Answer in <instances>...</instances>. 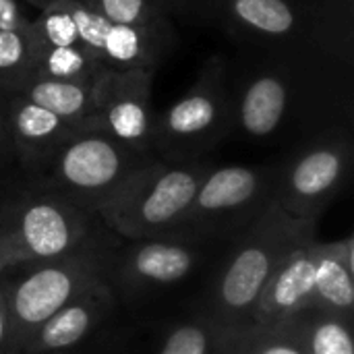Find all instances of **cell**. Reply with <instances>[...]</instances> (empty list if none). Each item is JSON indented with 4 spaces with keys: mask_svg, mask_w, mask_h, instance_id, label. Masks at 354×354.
<instances>
[{
    "mask_svg": "<svg viewBox=\"0 0 354 354\" xmlns=\"http://www.w3.org/2000/svg\"><path fill=\"white\" fill-rule=\"evenodd\" d=\"M31 44V75H41L62 81L93 83L97 73L104 68L83 46H48Z\"/></svg>",
    "mask_w": 354,
    "mask_h": 354,
    "instance_id": "20",
    "label": "cell"
},
{
    "mask_svg": "<svg viewBox=\"0 0 354 354\" xmlns=\"http://www.w3.org/2000/svg\"><path fill=\"white\" fill-rule=\"evenodd\" d=\"M315 282V239L290 251L259 292L247 326L278 328L311 309Z\"/></svg>",
    "mask_w": 354,
    "mask_h": 354,
    "instance_id": "13",
    "label": "cell"
},
{
    "mask_svg": "<svg viewBox=\"0 0 354 354\" xmlns=\"http://www.w3.org/2000/svg\"><path fill=\"white\" fill-rule=\"evenodd\" d=\"M66 6L77 23L79 44L104 68H145L156 73L176 46L174 29L114 23L89 10L79 0H66Z\"/></svg>",
    "mask_w": 354,
    "mask_h": 354,
    "instance_id": "12",
    "label": "cell"
},
{
    "mask_svg": "<svg viewBox=\"0 0 354 354\" xmlns=\"http://www.w3.org/2000/svg\"><path fill=\"white\" fill-rule=\"evenodd\" d=\"M344 2H348V4H354V0H344Z\"/></svg>",
    "mask_w": 354,
    "mask_h": 354,
    "instance_id": "32",
    "label": "cell"
},
{
    "mask_svg": "<svg viewBox=\"0 0 354 354\" xmlns=\"http://www.w3.org/2000/svg\"><path fill=\"white\" fill-rule=\"evenodd\" d=\"M10 100L12 95L0 91V160L4 164L12 162V145H10Z\"/></svg>",
    "mask_w": 354,
    "mask_h": 354,
    "instance_id": "27",
    "label": "cell"
},
{
    "mask_svg": "<svg viewBox=\"0 0 354 354\" xmlns=\"http://www.w3.org/2000/svg\"><path fill=\"white\" fill-rule=\"evenodd\" d=\"M27 35L33 41L48 46H81L77 23L66 6V0H54L39 10L27 25Z\"/></svg>",
    "mask_w": 354,
    "mask_h": 354,
    "instance_id": "25",
    "label": "cell"
},
{
    "mask_svg": "<svg viewBox=\"0 0 354 354\" xmlns=\"http://www.w3.org/2000/svg\"><path fill=\"white\" fill-rule=\"evenodd\" d=\"M315 220H301L270 203L257 220L234 236V247L216 286L214 319L224 328H243L266 282L297 247L315 239Z\"/></svg>",
    "mask_w": 354,
    "mask_h": 354,
    "instance_id": "4",
    "label": "cell"
},
{
    "mask_svg": "<svg viewBox=\"0 0 354 354\" xmlns=\"http://www.w3.org/2000/svg\"><path fill=\"white\" fill-rule=\"evenodd\" d=\"M153 71L102 68L93 81V120L89 129L104 131L122 143L151 153V85Z\"/></svg>",
    "mask_w": 354,
    "mask_h": 354,
    "instance_id": "11",
    "label": "cell"
},
{
    "mask_svg": "<svg viewBox=\"0 0 354 354\" xmlns=\"http://www.w3.org/2000/svg\"><path fill=\"white\" fill-rule=\"evenodd\" d=\"M230 137L228 56L214 54L193 85L162 114L153 116L151 153L166 162L205 160Z\"/></svg>",
    "mask_w": 354,
    "mask_h": 354,
    "instance_id": "6",
    "label": "cell"
},
{
    "mask_svg": "<svg viewBox=\"0 0 354 354\" xmlns=\"http://www.w3.org/2000/svg\"><path fill=\"white\" fill-rule=\"evenodd\" d=\"M31 77V44L25 29H0V91L17 95Z\"/></svg>",
    "mask_w": 354,
    "mask_h": 354,
    "instance_id": "23",
    "label": "cell"
},
{
    "mask_svg": "<svg viewBox=\"0 0 354 354\" xmlns=\"http://www.w3.org/2000/svg\"><path fill=\"white\" fill-rule=\"evenodd\" d=\"M212 166L151 158L95 209V218L127 241L172 239Z\"/></svg>",
    "mask_w": 354,
    "mask_h": 354,
    "instance_id": "3",
    "label": "cell"
},
{
    "mask_svg": "<svg viewBox=\"0 0 354 354\" xmlns=\"http://www.w3.org/2000/svg\"><path fill=\"white\" fill-rule=\"evenodd\" d=\"M353 164V127L328 129L278 162L274 203L295 218L317 222L346 187Z\"/></svg>",
    "mask_w": 354,
    "mask_h": 354,
    "instance_id": "10",
    "label": "cell"
},
{
    "mask_svg": "<svg viewBox=\"0 0 354 354\" xmlns=\"http://www.w3.org/2000/svg\"><path fill=\"white\" fill-rule=\"evenodd\" d=\"M6 168H8V164H4V162L0 160V176H2V172H4Z\"/></svg>",
    "mask_w": 354,
    "mask_h": 354,
    "instance_id": "31",
    "label": "cell"
},
{
    "mask_svg": "<svg viewBox=\"0 0 354 354\" xmlns=\"http://www.w3.org/2000/svg\"><path fill=\"white\" fill-rule=\"evenodd\" d=\"M8 270H10V268L6 266V261H2V259H0V278H2Z\"/></svg>",
    "mask_w": 354,
    "mask_h": 354,
    "instance_id": "30",
    "label": "cell"
},
{
    "mask_svg": "<svg viewBox=\"0 0 354 354\" xmlns=\"http://www.w3.org/2000/svg\"><path fill=\"white\" fill-rule=\"evenodd\" d=\"M151 158L156 156L139 151L104 131L79 129L37 176L27 178V185L56 193L95 216V209L124 178Z\"/></svg>",
    "mask_w": 354,
    "mask_h": 354,
    "instance_id": "7",
    "label": "cell"
},
{
    "mask_svg": "<svg viewBox=\"0 0 354 354\" xmlns=\"http://www.w3.org/2000/svg\"><path fill=\"white\" fill-rule=\"evenodd\" d=\"M110 263L112 251L104 236L93 230V234L75 251L56 259L31 263L35 268L29 274L15 282H4L19 351L25 338L41 322L77 299L93 282L106 278Z\"/></svg>",
    "mask_w": 354,
    "mask_h": 354,
    "instance_id": "9",
    "label": "cell"
},
{
    "mask_svg": "<svg viewBox=\"0 0 354 354\" xmlns=\"http://www.w3.org/2000/svg\"><path fill=\"white\" fill-rule=\"evenodd\" d=\"M278 162L212 166L172 239L236 236L274 203Z\"/></svg>",
    "mask_w": 354,
    "mask_h": 354,
    "instance_id": "8",
    "label": "cell"
},
{
    "mask_svg": "<svg viewBox=\"0 0 354 354\" xmlns=\"http://www.w3.org/2000/svg\"><path fill=\"white\" fill-rule=\"evenodd\" d=\"M0 354H21L17 336H15V324L10 315L6 286L2 278H0Z\"/></svg>",
    "mask_w": 354,
    "mask_h": 354,
    "instance_id": "26",
    "label": "cell"
},
{
    "mask_svg": "<svg viewBox=\"0 0 354 354\" xmlns=\"http://www.w3.org/2000/svg\"><path fill=\"white\" fill-rule=\"evenodd\" d=\"M164 4H166V0H164Z\"/></svg>",
    "mask_w": 354,
    "mask_h": 354,
    "instance_id": "33",
    "label": "cell"
},
{
    "mask_svg": "<svg viewBox=\"0 0 354 354\" xmlns=\"http://www.w3.org/2000/svg\"><path fill=\"white\" fill-rule=\"evenodd\" d=\"M230 137L288 145L354 127V62L288 48H236L228 58Z\"/></svg>",
    "mask_w": 354,
    "mask_h": 354,
    "instance_id": "1",
    "label": "cell"
},
{
    "mask_svg": "<svg viewBox=\"0 0 354 354\" xmlns=\"http://www.w3.org/2000/svg\"><path fill=\"white\" fill-rule=\"evenodd\" d=\"M307 354H354L353 319L307 309L284 324Z\"/></svg>",
    "mask_w": 354,
    "mask_h": 354,
    "instance_id": "19",
    "label": "cell"
},
{
    "mask_svg": "<svg viewBox=\"0 0 354 354\" xmlns=\"http://www.w3.org/2000/svg\"><path fill=\"white\" fill-rule=\"evenodd\" d=\"M199 243L185 239H141L131 241L120 259V280L133 288L170 286L187 278L197 259Z\"/></svg>",
    "mask_w": 354,
    "mask_h": 354,
    "instance_id": "16",
    "label": "cell"
},
{
    "mask_svg": "<svg viewBox=\"0 0 354 354\" xmlns=\"http://www.w3.org/2000/svg\"><path fill=\"white\" fill-rule=\"evenodd\" d=\"M166 8L236 48L309 50L354 62V4L344 0H166Z\"/></svg>",
    "mask_w": 354,
    "mask_h": 354,
    "instance_id": "2",
    "label": "cell"
},
{
    "mask_svg": "<svg viewBox=\"0 0 354 354\" xmlns=\"http://www.w3.org/2000/svg\"><path fill=\"white\" fill-rule=\"evenodd\" d=\"M23 2H27V4H31V6H35L37 10H41V8H46L48 4H52L54 0H23Z\"/></svg>",
    "mask_w": 354,
    "mask_h": 354,
    "instance_id": "29",
    "label": "cell"
},
{
    "mask_svg": "<svg viewBox=\"0 0 354 354\" xmlns=\"http://www.w3.org/2000/svg\"><path fill=\"white\" fill-rule=\"evenodd\" d=\"M114 295L106 278L41 322L23 342L21 354H58L77 346L112 311Z\"/></svg>",
    "mask_w": 354,
    "mask_h": 354,
    "instance_id": "14",
    "label": "cell"
},
{
    "mask_svg": "<svg viewBox=\"0 0 354 354\" xmlns=\"http://www.w3.org/2000/svg\"><path fill=\"white\" fill-rule=\"evenodd\" d=\"M222 354H307L299 338L286 328H226Z\"/></svg>",
    "mask_w": 354,
    "mask_h": 354,
    "instance_id": "21",
    "label": "cell"
},
{
    "mask_svg": "<svg viewBox=\"0 0 354 354\" xmlns=\"http://www.w3.org/2000/svg\"><path fill=\"white\" fill-rule=\"evenodd\" d=\"M17 95L46 108L75 129H89L93 120V83L62 81L31 75Z\"/></svg>",
    "mask_w": 354,
    "mask_h": 354,
    "instance_id": "18",
    "label": "cell"
},
{
    "mask_svg": "<svg viewBox=\"0 0 354 354\" xmlns=\"http://www.w3.org/2000/svg\"><path fill=\"white\" fill-rule=\"evenodd\" d=\"M29 21L17 0H0V29H25Z\"/></svg>",
    "mask_w": 354,
    "mask_h": 354,
    "instance_id": "28",
    "label": "cell"
},
{
    "mask_svg": "<svg viewBox=\"0 0 354 354\" xmlns=\"http://www.w3.org/2000/svg\"><path fill=\"white\" fill-rule=\"evenodd\" d=\"M79 2L114 23L147 27V29H174L164 0H79Z\"/></svg>",
    "mask_w": 354,
    "mask_h": 354,
    "instance_id": "22",
    "label": "cell"
},
{
    "mask_svg": "<svg viewBox=\"0 0 354 354\" xmlns=\"http://www.w3.org/2000/svg\"><path fill=\"white\" fill-rule=\"evenodd\" d=\"M79 131L46 108L23 95L10 100V145L12 162L27 174L37 176L56 156V151Z\"/></svg>",
    "mask_w": 354,
    "mask_h": 354,
    "instance_id": "15",
    "label": "cell"
},
{
    "mask_svg": "<svg viewBox=\"0 0 354 354\" xmlns=\"http://www.w3.org/2000/svg\"><path fill=\"white\" fill-rule=\"evenodd\" d=\"M332 315L353 319L354 311V236L334 243L315 241L313 305Z\"/></svg>",
    "mask_w": 354,
    "mask_h": 354,
    "instance_id": "17",
    "label": "cell"
},
{
    "mask_svg": "<svg viewBox=\"0 0 354 354\" xmlns=\"http://www.w3.org/2000/svg\"><path fill=\"white\" fill-rule=\"evenodd\" d=\"M93 220L73 201L23 185L0 201V259L15 268L66 255L93 234Z\"/></svg>",
    "mask_w": 354,
    "mask_h": 354,
    "instance_id": "5",
    "label": "cell"
},
{
    "mask_svg": "<svg viewBox=\"0 0 354 354\" xmlns=\"http://www.w3.org/2000/svg\"><path fill=\"white\" fill-rule=\"evenodd\" d=\"M224 332L214 317L185 322L170 330L158 354H222Z\"/></svg>",
    "mask_w": 354,
    "mask_h": 354,
    "instance_id": "24",
    "label": "cell"
}]
</instances>
